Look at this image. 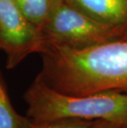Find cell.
<instances>
[{"mask_svg":"<svg viewBox=\"0 0 127 128\" xmlns=\"http://www.w3.org/2000/svg\"><path fill=\"white\" fill-rule=\"evenodd\" d=\"M41 81L65 94H127V39L83 49L45 46L40 53Z\"/></svg>","mask_w":127,"mask_h":128,"instance_id":"obj_1","label":"cell"},{"mask_svg":"<svg viewBox=\"0 0 127 128\" xmlns=\"http://www.w3.org/2000/svg\"><path fill=\"white\" fill-rule=\"evenodd\" d=\"M27 116L20 115L11 103L7 84L0 71V128H29Z\"/></svg>","mask_w":127,"mask_h":128,"instance_id":"obj_6","label":"cell"},{"mask_svg":"<svg viewBox=\"0 0 127 128\" xmlns=\"http://www.w3.org/2000/svg\"><path fill=\"white\" fill-rule=\"evenodd\" d=\"M40 30L43 49L51 46L83 49L127 39V28L94 20L65 0H57L50 18Z\"/></svg>","mask_w":127,"mask_h":128,"instance_id":"obj_3","label":"cell"},{"mask_svg":"<svg viewBox=\"0 0 127 128\" xmlns=\"http://www.w3.org/2000/svg\"><path fill=\"white\" fill-rule=\"evenodd\" d=\"M95 120L75 118L60 119L40 124H32L29 128H91Z\"/></svg>","mask_w":127,"mask_h":128,"instance_id":"obj_8","label":"cell"},{"mask_svg":"<svg viewBox=\"0 0 127 128\" xmlns=\"http://www.w3.org/2000/svg\"><path fill=\"white\" fill-rule=\"evenodd\" d=\"M22 14L40 29L46 22L57 0H14Z\"/></svg>","mask_w":127,"mask_h":128,"instance_id":"obj_7","label":"cell"},{"mask_svg":"<svg viewBox=\"0 0 127 128\" xmlns=\"http://www.w3.org/2000/svg\"><path fill=\"white\" fill-rule=\"evenodd\" d=\"M40 30L18 8L14 0H0V50L6 54V68L14 69L32 53H40Z\"/></svg>","mask_w":127,"mask_h":128,"instance_id":"obj_4","label":"cell"},{"mask_svg":"<svg viewBox=\"0 0 127 128\" xmlns=\"http://www.w3.org/2000/svg\"><path fill=\"white\" fill-rule=\"evenodd\" d=\"M65 2L100 22L127 28V0H65Z\"/></svg>","mask_w":127,"mask_h":128,"instance_id":"obj_5","label":"cell"},{"mask_svg":"<svg viewBox=\"0 0 127 128\" xmlns=\"http://www.w3.org/2000/svg\"><path fill=\"white\" fill-rule=\"evenodd\" d=\"M125 128H127V125H126V127Z\"/></svg>","mask_w":127,"mask_h":128,"instance_id":"obj_10","label":"cell"},{"mask_svg":"<svg viewBox=\"0 0 127 128\" xmlns=\"http://www.w3.org/2000/svg\"><path fill=\"white\" fill-rule=\"evenodd\" d=\"M26 116L32 124L60 119L107 120L127 125V94L104 91L83 96L65 94L36 77L24 94Z\"/></svg>","mask_w":127,"mask_h":128,"instance_id":"obj_2","label":"cell"},{"mask_svg":"<svg viewBox=\"0 0 127 128\" xmlns=\"http://www.w3.org/2000/svg\"><path fill=\"white\" fill-rule=\"evenodd\" d=\"M91 128H124L116 122L107 121V120L98 119L95 120Z\"/></svg>","mask_w":127,"mask_h":128,"instance_id":"obj_9","label":"cell"}]
</instances>
